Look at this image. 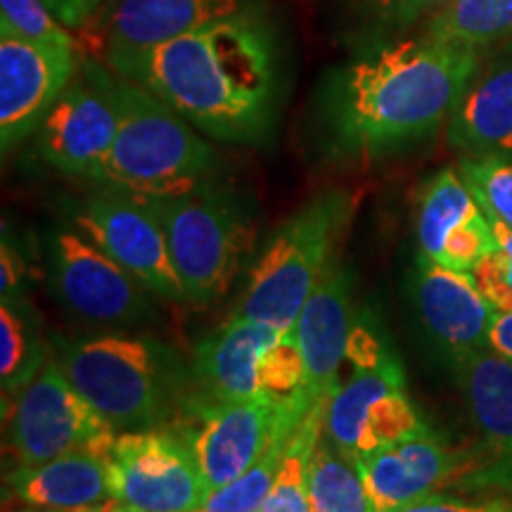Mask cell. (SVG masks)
Here are the masks:
<instances>
[{"label":"cell","mask_w":512,"mask_h":512,"mask_svg":"<svg viewBox=\"0 0 512 512\" xmlns=\"http://www.w3.org/2000/svg\"><path fill=\"white\" fill-rule=\"evenodd\" d=\"M271 17L254 5L174 41L107 60L209 138L259 145L280 98V48Z\"/></svg>","instance_id":"obj_1"},{"label":"cell","mask_w":512,"mask_h":512,"mask_svg":"<svg viewBox=\"0 0 512 512\" xmlns=\"http://www.w3.org/2000/svg\"><path fill=\"white\" fill-rule=\"evenodd\" d=\"M479 72V50L420 36L342 64L318 98L332 159H380L430 138Z\"/></svg>","instance_id":"obj_2"},{"label":"cell","mask_w":512,"mask_h":512,"mask_svg":"<svg viewBox=\"0 0 512 512\" xmlns=\"http://www.w3.org/2000/svg\"><path fill=\"white\" fill-rule=\"evenodd\" d=\"M93 64L119 117L117 138L95 183L138 197H174L207 185L216 152L195 126L140 83Z\"/></svg>","instance_id":"obj_3"},{"label":"cell","mask_w":512,"mask_h":512,"mask_svg":"<svg viewBox=\"0 0 512 512\" xmlns=\"http://www.w3.org/2000/svg\"><path fill=\"white\" fill-rule=\"evenodd\" d=\"M60 366L114 432L162 427L181 408V368L147 337L100 335L67 344Z\"/></svg>","instance_id":"obj_4"},{"label":"cell","mask_w":512,"mask_h":512,"mask_svg":"<svg viewBox=\"0 0 512 512\" xmlns=\"http://www.w3.org/2000/svg\"><path fill=\"white\" fill-rule=\"evenodd\" d=\"M349 214L347 192L325 190L280 223L254 261L230 318L292 332L306 299L330 266L332 247Z\"/></svg>","instance_id":"obj_5"},{"label":"cell","mask_w":512,"mask_h":512,"mask_svg":"<svg viewBox=\"0 0 512 512\" xmlns=\"http://www.w3.org/2000/svg\"><path fill=\"white\" fill-rule=\"evenodd\" d=\"M162 221L171 259L192 304H209L228 292L254 247V230L238 202L211 188L174 197H143Z\"/></svg>","instance_id":"obj_6"},{"label":"cell","mask_w":512,"mask_h":512,"mask_svg":"<svg viewBox=\"0 0 512 512\" xmlns=\"http://www.w3.org/2000/svg\"><path fill=\"white\" fill-rule=\"evenodd\" d=\"M316 403L309 389L292 396L261 394L247 401L192 396L183 403L178 432L195 453L209 491H214L247 472L275 441L290 437Z\"/></svg>","instance_id":"obj_7"},{"label":"cell","mask_w":512,"mask_h":512,"mask_svg":"<svg viewBox=\"0 0 512 512\" xmlns=\"http://www.w3.org/2000/svg\"><path fill=\"white\" fill-rule=\"evenodd\" d=\"M8 444L19 465H38L64 453L93 451L110 458L117 432L79 394L50 358L27 387L12 399Z\"/></svg>","instance_id":"obj_8"},{"label":"cell","mask_w":512,"mask_h":512,"mask_svg":"<svg viewBox=\"0 0 512 512\" xmlns=\"http://www.w3.org/2000/svg\"><path fill=\"white\" fill-rule=\"evenodd\" d=\"M110 486L133 512H197L211 494L190 444L169 427L117 434Z\"/></svg>","instance_id":"obj_9"},{"label":"cell","mask_w":512,"mask_h":512,"mask_svg":"<svg viewBox=\"0 0 512 512\" xmlns=\"http://www.w3.org/2000/svg\"><path fill=\"white\" fill-rule=\"evenodd\" d=\"M76 228L136 275L147 292L183 302L185 287L171 259L164 226L143 197L117 188L95 192L76 214Z\"/></svg>","instance_id":"obj_10"},{"label":"cell","mask_w":512,"mask_h":512,"mask_svg":"<svg viewBox=\"0 0 512 512\" xmlns=\"http://www.w3.org/2000/svg\"><path fill=\"white\" fill-rule=\"evenodd\" d=\"M117 105L95 72L93 57L69 83L36 131L38 155L67 176L95 181L117 138Z\"/></svg>","instance_id":"obj_11"},{"label":"cell","mask_w":512,"mask_h":512,"mask_svg":"<svg viewBox=\"0 0 512 512\" xmlns=\"http://www.w3.org/2000/svg\"><path fill=\"white\" fill-rule=\"evenodd\" d=\"M53 278L64 306L98 325H128L150 313L147 287L76 230L55 238Z\"/></svg>","instance_id":"obj_12"},{"label":"cell","mask_w":512,"mask_h":512,"mask_svg":"<svg viewBox=\"0 0 512 512\" xmlns=\"http://www.w3.org/2000/svg\"><path fill=\"white\" fill-rule=\"evenodd\" d=\"M76 74V48L0 34V147L5 155L34 136Z\"/></svg>","instance_id":"obj_13"},{"label":"cell","mask_w":512,"mask_h":512,"mask_svg":"<svg viewBox=\"0 0 512 512\" xmlns=\"http://www.w3.org/2000/svg\"><path fill=\"white\" fill-rule=\"evenodd\" d=\"M420 256L458 273H472L496 247L491 221L456 169H441L418 204Z\"/></svg>","instance_id":"obj_14"},{"label":"cell","mask_w":512,"mask_h":512,"mask_svg":"<svg viewBox=\"0 0 512 512\" xmlns=\"http://www.w3.org/2000/svg\"><path fill=\"white\" fill-rule=\"evenodd\" d=\"M413 290L427 332L453 361L489 347L496 309L479 292L470 273L451 271L420 256Z\"/></svg>","instance_id":"obj_15"},{"label":"cell","mask_w":512,"mask_h":512,"mask_svg":"<svg viewBox=\"0 0 512 512\" xmlns=\"http://www.w3.org/2000/svg\"><path fill=\"white\" fill-rule=\"evenodd\" d=\"M354 325L349 273L342 264L330 261L292 330L304 356L306 389L316 401H325L335 392Z\"/></svg>","instance_id":"obj_16"},{"label":"cell","mask_w":512,"mask_h":512,"mask_svg":"<svg viewBox=\"0 0 512 512\" xmlns=\"http://www.w3.org/2000/svg\"><path fill=\"white\" fill-rule=\"evenodd\" d=\"M356 465L375 512H394L437 494V489L456 477L460 460L427 427H422L411 437L358 458Z\"/></svg>","instance_id":"obj_17"},{"label":"cell","mask_w":512,"mask_h":512,"mask_svg":"<svg viewBox=\"0 0 512 512\" xmlns=\"http://www.w3.org/2000/svg\"><path fill=\"white\" fill-rule=\"evenodd\" d=\"M259 5L256 0H112L102 55L140 53L159 43L207 27L216 19L238 15Z\"/></svg>","instance_id":"obj_18"},{"label":"cell","mask_w":512,"mask_h":512,"mask_svg":"<svg viewBox=\"0 0 512 512\" xmlns=\"http://www.w3.org/2000/svg\"><path fill=\"white\" fill-rule=\"evenodd\" d=\"M283 335L271 325L228 318L223 328L197 344L195 375L204 396L247 401L266 394L259 382V361Z\"/></svg>","instance_id":"obj_19"},{"label":"cell","mask_w":512,"mask_h":512,"mask_svg":"<svg viewBox=\"0 0 512 512\" xmlns=\"http://www.w3.org/2000/svg\"><path fill=\"white\" fill-rule=\"evenodd\" d=\"M448 143L465 157L512 155V53L475 74L448 119Z\"/></svg>","instance_id":"obj_20"},{"label":"cell","mask_w":512,"mask_h":512,"mask_svg":"<svg viewBox=\"0 0 512 512\" xmlns=\"http://www.w3.org/2000/svg\"><path fill=\"white\" fill-rule=\"evenodd\" d=\"M12 491L24 503L60 512L86 510L110 501V458L93 451L64 453L38 465H19L10 475Z\"/></svg>","instance_id":"obj_21"},{"label":"cell","mask_w":512,"mask_h":512,"mask_svg":"<svg viewBox=\"0 0 512 512\" xmlns=\"http://www.w3.org/2000/svg\"><path fill=\"white\" fill-rule=\"evenodd\" d=\"M453 363L479 432L512 456V358L486 347Z\"/></svg>","instance_id":"obj_22"},{"label":"cell","mask_w":512,"mask_h":512,"mask_svg":"<svg viewBox=\"0 0 512 512\" xmlns=\"http://www.w3.org/2000/svg\"><path fill=\"white\" fill-rule=\"evenodd\" d=\"M399 389H406V377H403L401 361L389 349L380 363L356 370L347 382L337 384L335 392L328 396L323 418L325 437L344 453L354 456L358 432H361L370 406L384 394L399 392Z\"/></svg>","instance_id":"obj_23"},{"label":"cell","mask_w":512,"mask_h":512,"mask_svg":"<svg viewBox=\"0 0 512 512\" xmlns=\"http://www.w3.org/2000/svg\"><path fill=\"white\" fill-rule=\"evenodd\" d=\"M311 512H375L356 460L320 434L309 463Z\"/></svg>","instance_id":"obj_24"},{"label":"cell","mask_w":512,"mask_h":512,"mask_svg":"<svg viewBox=\"0 0 512 512\" xmlns=\"http://www.w3.org/2000/svg\"><path fill=\"white\" fill-rule=\"evenodd\" d=\"M422 36L482 50L512 38V0H456L430 17Z\"/></svg>","instance_id":"obj_25"},{"label":"cell","mask_w":512,"mask_h":512,"mask_svg":"<svg viewBox=\"0 0 512 512\" xmlns=\"http://www.w3.org/2000/svg\"><path fill=\"white\" fill-rule=\"evenodd\" d=\"M325 401H318L309 415L297 427L287 446L285 460L280 465L271 494L259 512H311L309 503V463L320 434H323Z\"/></svg>","instance_id":"obj_26"},{"label":"cell","mask_w":512,"mask_h":512,"mask_svg":"<svg viewBox=\"0 0 512 512\" xmlns=\"http://www.w3.org/2000/svg\"><path fill=\"white\" fill-rule=\"evenodd\" d=\"M43 349L38 347L34 330L19 316L15 302L0 304V382L3 399L22 392L43 366Z\"/></svg>","instance_id":"obj_27"},{"label":"cell","mask_w":512,"mask_h":512,"mask_svg":"<svg viewBox=\"0 0 512 512\" xmlns=\"http://www.w3.org/2000/svg\"><path fill=\"white\" fill-rule=\"evenodd\" d=\"M292 434L275 441L264 456L256 460L247 472H242L238 479L211 491L207 503L197 512H259L271 494L275 479H278Z\"/></svg>","instance_id":"obj_28"},{"label":"cell","mask_w":512,"mask_h":512,"mask_svg":"<svg viewBox=\"0 0 512 512\" xmlns=\"http://www.w3.org/2000/svg\"><path fill=\"white\" fill-rule=\"evenodd\" d=\"M422 427L425 425L418 418L413 403L408 401L406 389L384 394L382 399H377L370 406L366 420L361 425V432H358L354 456L351 458H366L384 446L411 437V434L420 432Z\"/></svg>","instance_id":"obj_29"},{"label":"cell","mask_w":512,"mask_h":512,"mask_svg":"<svg viewBox=\"0 0 512 512\" xmlns=\"http://www.w3.org/2000/svg\"><path fill=\"white\" fill-rule=\"evenodd\" d=\"M458 174L463 176L472 197L486 219L501 221L512 228V162L501 155L463 157Z\"/></svg>","instance_id":"obj_30"},{"label":"cell","mask_w":512,"mask_h":512,"mask_svg":"<svg viewBox=\"0 0 512 512\" xmlns=\"http://www.w3.org/2000/svg\"><path fill=\"white\" fill-rule=\"evenodd\" d=\"M46 0H0V34L22 41L43 43V46L76 48V41L67 31Z\"/></svg>","instance_id":"obj_31"},{"label":"cell","mask_w":512,"mask_h":512,"mask_svg":"<svg viewBox=\"0 0 512 512\" xmlns=\"http://www.w3.org/2000/svg\"><path fill=\"white\" fill-rule=\"evenodd\" d=\"M491 221L496 247L472 268V280L496 311H512V228Z\"/></svg>","instance_id":"obj_32"},{"label":"cell","mask_w":512,"mask_h":512,"mask_svg":"<svg viewBox=\"0 0 512 512\" xmlns=\"http://www.w3.org/2000/svg\"><path fill=\"white\" fill-rule=\"evenodd\" d=\"M259 382L266 394L292 396L306 389V366L294 332H285L264 351L259 361Z\"/></svg>","instance_id":"obj_33"},{"label":"cell","mask_w":512,"mask_h":512,"mask_svg":"<svg viewBox=\"0 0 512 512\" xmlns=\"http://www.w3.org/2000/svg\"><path fill=\"white\" fill-rule=\"evenodd\" d=\"M451 3L456 0H354V10L370 34L373 31L389 34L411 27L422 17L437 15Z\"/></svg>","instance_id":"obj_34"},{"label":"cell","mask_w":512,"mask_h":512,"mask_svg":"<svg viewBox=\"0 0 512 512\" xmlns=\"http://www.w3.org/2000/svg\"><path fill=\"white\" fill-rule=\"evenodd\" d=\"M394 512H512V503L501 498H486V501H467V498H453L432 494L420 501L403 505Z\"/></svg>","instance_id":"obj_35"},{"label":"cell","mask_w":512,"mask_h":512,"mask_svg":"<svg viewBox=\"0 0 512 512\" xmlns=\"http://www.w3.org/2000/svg\"><path fill=\"white\" fill-rule=\"evenodd\" d=\"M24 275H27V266L19 259L17 249L10 247L8 238H3V247H0V297L3 302H15L17 292L22 290Z\"/></svg>","instance_id":"obj_36"},{"label":"cell","mask_w":512,"mask_h":512,"mask_svg":"<svg viewBox=\"0 0 512 512\" xmlns=\"http://www.w3.org/2000/svg\"><path fill=\"white\" fill-rule=\"evenodd\" d=\"M100 3L102 0H46V5L55 12V17L69 29H79L86 22H91Z\"/></svg>","instance_id":"obj_37"},{"label":"cell","mask_w":512,"mask_h":512,"mask_svg":"<svg viewBox=\"0 0 512 512\" xmlns=\"http://www.w3.org/2000/svg\"><path fill=\"white\" fill-rule=\"evenodd\" d=\"M489 349L512 358V311H496L489 330Z\"/></svg>","instance_id":"obj_38"},{"label":"cell","mask_w":512,"mask_h":512,"mask_svg":"<svg viewBox=\"0 0 512 512\" xmlns=\"http://www.w3.org/2000/svg\"><path fill=\"white\" fill-rule=\"evenodd\" d=\"M69 512H133L131 508H126L124 503H119L117 498H110V501L95 505V508H86V510H69Z\"/></svg>","instance_id":"obj_39"},{"label":"cell","mask_w":512,"mask_h":512,"mask_svg":"<svg viewBox=\"0 0 512 512\" xmlns=\"http://www.w3.org/2000/svg\"><path fill=\"white\" fill-rule=\"evenodd\" d=\"M19 512H38V510H29V508H27V510H19Z\"/></svg>","instance_id":"obj_40"}]
</instances>
